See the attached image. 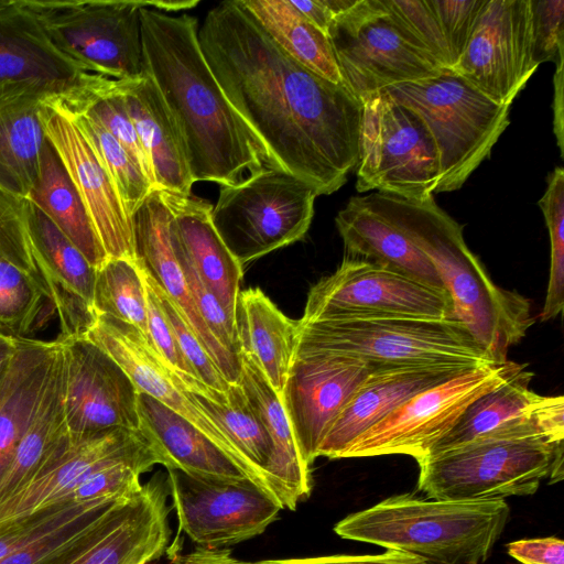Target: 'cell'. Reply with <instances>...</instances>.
I'll use <instances>...</instances> for the list:
<instances>
[{
    "mask_svg": "<svg viewBox=\"0 0 564 564\" xmlns=\"http://www.w3.org/2000/svg\"><path fill=\"white\" fill-rule=\"evenodd\" d=\"M52 42L91 73L112 79L145 74L140 9L177 11L178 1L22 0Z\"/></svg>",
    "mask_w": 564,
    "mask_h": 564,
    "instance_id": "cell-8",
    "label": "cell"
},
{
    "mask_svg": "<svg viewBox=\"0 0 564 564\" xmlns=\"http://www.w3.org/2000/svg\"><path fill=\"white\" fill-rule=\"evenodd\" d=\"M292 6L313 25L326 35L328 29L336 18L326 3V0H290Z\"/></svg>",
    "mask_w": 564,
    "mask_h": 564,
    "instance_id": "cell-52",
    "label": "cell"
},
{
    "mask_svg": "<svg viewBox=\"0 0 564 564\" xmlns=\"http://www.w3.org/2000/svg\"><path fill=\"white\" fill-rule=\"evenodd\" d=\"M57 98L91 145L115 183L127 213L132 217L154 189L153 184L126 149L98 120L83 110L66 105L58 96Z\"/></svg>",
    "mask_w": 564,
    "mask_h": 564,
    "instance_id": "cell-41",
    "label": "cell"
},
{
    "mask_svg": "<svg viewBox=\"0 0 564 564\" xmlns=\"http://www.w3.org/2000/svg\"><path fill=\"white\" fill-rule=\"evenodd\" d=\"M70 441L62 399L59 346L36 411L0 478V502L28 484Z\"/></svg>",
    "mask_w": 564,
    "mask_h": 564,
    "instance_id": "cell-36",
    "label": "cell"
},
{
    "mask_svg": "<svg viewBox=\"0 0 564 564\" xmlns=\"http://www.w3.org/2000/svg\"><path fill=\"white\" fill-rule=\"evenodd\" d=\"M57 340L63 408L72 440L112 429L139 431L138 392L116 360L86 336Z\"/></svg>",
    "mask_w": 564,
    "mask_h": 564,
    "instance_id": "cell-17",
    "label": "cell"
},
{
    "mask_svg": "<svg viewBox=\"0 0 564 564\" xmlns=\"http://www.w3.org/2000/svg\"><path fill=\"white\" fill-rule=\"evenodd\" d=\"M191 392L228 436L243 463L248 477L278 500L267 474L272 456V443L241 384H230L227 394H221L215 400L198 392Z\"/></svg>",
    "mask_w": 564,
    "mask_h": 564,
    "instance_id": "cell-39",
    "label": "cell"
},
{
    "mask_svg": "<svg viewBox=\"0 0 564 564\" xmlns=\"http://www.w3.org/2000/svg\"><path fill=\"white\" fill-rule=\"evenodd\" d=\"M549 230L551 243L550 275L546 297L540 314L542 322L550 321L564 306V170L555 167L547 176V185L538 202Z\"/></svg>",
    "mask_w": 564,
    "mask_h": 564,
    "instance_id": "cell-42",
    "label": "cell"
},
{
    "mask_svg": "<svg viewBox=\"0 0 564 564\" xmlns=\"http://www.w3.org/2000/svg\"><path fill=\"white\" fill-rule=\"evenodd\" d=\"M563 441L545 436L477 440L417 460V489L446 500L529 496L563 479Z\"/></svg>",
    "mask_w": 564,
    "mask_h": 564,
    "instance_id": "cell-5",
    "label": "cell"
},
{
    "mask_svg": "<svg viewBox=\"0 0 564 564\" xmlns=\"http://www.w3.org/2000/svg\"><path fill=\"white\" fill-rule=\"evenodd\" d=\"M94 74L52 42L22 0L0 10V83L34 80L63 95Z\"/></svg>",
    "mask_w": 564,
    "mask_h": 564,
    "instance_id": "cell-27",
    "label": "cell"
},
{
    "mask_svg": "<svg viewBox=\"0 0 564 564\" xmlns=\"http://www.w3.org/2000/svg\"><path fill=\"white\" fill-rule=\"evenodd\" d=\"M117 80L151 163L154 189L192 194L194 182L184 140L156 85L147 74Z\"/></svg>",
    "mask_w": 564,
    "mask_h": 564,
    "instance_id": "cell-31",
    "label": "cell"
},
{
    "mask_svg": "<svg viewBox=\"0 0 564 564\" xmlns=\"http://www.w3.org/2000/svg\"><path fill=\"white\" fill-rule=\"evenodd\" d=\"M317 193L274 167L220 186L212 221L240 264L302 240L314 216Z\"/></svg>",
    "mask_w": 564,
    "mask_h": 564,
    "instance_id": "cell-9",
    "label": "cell"
},
{
    "mask_svg": "<svg viewBox=\"0 0 564 564\" xmlns=\"http://www.w3.org/2000/svg\"><path fill=\"white\" fill-rule=\"evenodd\" d=\"M173 243L180 264L195 305L203 321L215 338L231 354L240 356L236 322L223 307L214 293L204 284L199 275L186 258L171 223Z\"/></svg>",
    "mask_w": 564,
    "mask_h": 564,
    "instance_id": "cell-46",
    "label": "cell"
},
{
    "mask_svg": "<svg viewBox=\"0 0 564 564\" xmlns=\"http://www.w3.org/2000/svg\"><path fill=\"white\" fill-rule=\"evenodd\" d=\"M101 498L87 501L64 500L44 507L34 513L0 525V560L111 500Z\"/></svg>",
    "mask_w": 564,
    "mask_h": 564,
    "instance_id": "cell-43",
    "label": "cell"
},
{
    "mask_svg": "<svg viewBox=\"0 0 564 564\" xmlns=\"http://www.w3.org/2000/svg\"><path fill=\"white\" fill-rule=\"evenodd\" d=\"M170 489L159 473L127 496L101 533L69 564H147L165 552L171 538Z\"/></svg>",
    "mask_w": 564,
    "mask_h": 564,
    "instance_id": "cell-25",
    "label": "cell"
},
{
    "mask_svg": "<svg viewBox=\"0 0 564 564\" xmlns=\"http://www.w3.org/2000/svg\"><path fill=\"white\" fill-rule=\"evenodd\" d=\"M139 459L161 458L140 431L112 429L70 443L28 484L0 502V525L64 500L85 479L108 466Z\"/></svg>",
    "mask_w": 564,
    "mask_h": 564,
    "instance_id": "cell-20",
    "label": "cell"
},
{
    "mask_svg": "<svg viewBox=\"0 0 564 564\" xmlns=\"http://www.w3.org/2000/svg\"><path fill=\"white\" fill-rule=\"evenodd\" d=\"M18 351V337L0 332V378L8 370Z\"/></svg>",
    "mask_w": 564,
    "mask_h": 564,
    "instance_id": "cell-55",
    "label": "cell"
},
{
    "mask_svg": "<svg viewBox=\"0 0 564 564\" xmlns=\"http://www.w3.org/2000/svg\"><path fill=\"white\" fill-rule=\"evenodd\" d=\"M25 220L43 286L61 326L58 338L86 336L94 325L96 268L31 199Z\"/></svg>",
    "mask_w": 564,
    "mask_h": 564,
    "instance_id": "cell-23",
    "label": "cell"
},
{
    "mask_svg": "<svg viewBox=\"0 0 564 564\" xmlns=\"http://www.w3.org/2000/svg\"><path fill=\"white\" fill-rule=\"evenodd\" d=\"M198 41L267 166L300 178L317 195L338 191L358 164L362 101L290 57L240 0L210 9Z\"/></svg>",
    "mask_w": 564,
    "mask_h": 564,
    "instance_id": "cell-1",
    "label": "cell"
},
{
    "mask_svg": "<svg viewBox=\"0 0 564 564\" xmlns=\"http://www.w3.org/2000/svg\"><path fill=\"white\" fill-rule=\"evenodd\" d=\"M510 517L505 500H446L391 496L334 527L346 540L400 551L426 564H481Z\"/></svg>",
    "mask_w": 564,
    "mask_h": 564,
    "instance_id": "cell-4",
    "label": "cell"
},
{
    "mask_svg": "<svg viewBox=\"0 0 564 564\" xmlns=\"http://www.w3.org/2000/svg\"><path fill=\"white\" fill-rule=\"evenodd\" d=\"M46 139L78 192L108 258L137 261L132 217L91 145L57 95L48 96L39 112Z\"/></svg>",
    "mask_w": 564,
    "mask_h": 564,
    "instance_id": "cell-18",
    "label": "cell"
},
{
    "mask_svg": "<svg viewBox=\"0 0 564 564\" xmlns=\"http://www.w3.org/2000/svg\"><path fill=\"white\" fill-rule=\"evenodd\" d=\"M2 377H3V376H2ZM2 377L0 378V381H1Z\"/></svg>",
    "mask_w": 564,
    "mask_h": 564,
    "instance_id": "cell-57",
    "label": "cell"
},
{
    "mask_svg": "<svg viewBox=\"0 0 564 564\" xmlns=\"http://www.w3.org/2000/svg\"><path fill=\"white\" fill-rule=\"evenodd\" d=\"M12 0H0V10L8 7Z\"/></svg>",
    "mask_w": 564,
    "mask_h": 564,
    "instance_id": "cell-56",
    "label": "cell"
},
{
    "mask_svg": "<svg viewBox=\"0 0 564 564\" xmlns=\"http://www.w3.org/2000/svg\"><path fill=\"white\" fill-rule=\"evenodd\" d=\"M26 198L53 220L94 268H99L108 259L83 200L48 140L41 158L37 181Z\"/></svg>",
    "mask_w": 564,
    "mask_h": 564,
    "instance_id": "cell-37",
    "label": "cell"
},
{
    "mask_svg": "<svg viewBox=\"0 0 564 564\" xmlns=\"http://www.w3.org/2000/svg\"><path fill=\"white\" fill-rule=\"evenodd\" d=\"M556 70L554 74V99H553V115H554V134L556 137L557 145L561 152V156H563V123H564V110H563V64H564V55L561 54L555 62Z\"/></svg>",
    "mask_w": 564,
    "mask_h": 564,
    "instance_id": "cell-54",
    "label": "cell"
},
{
    "mask_svg": "<svg viewBox=\"0 0 564 564\" xmlns=\"http://www.w3.org/2000/svg\"><path fill=\"white\" fill-rule=\"evenodd\" d=\"M373 369L366 360L317 347L295 335L281 400L310 467L334 422Z\"/></svg>",
    "mask_w": 564,
    "mask_h": 564,
    "instance_id": "cell-15",
    "label": "cell"
},
{
    "mask_svg": "<svg viewBox=\"0 0 564 564\" xmlns=\"http://www.w3.org/2000/svg\"><path fill=\"white\" fill-rule=\"evenodd\" d=\"M94 310L131 324L149 341L147 292L138 261L108 258L97 268Z\"/></svg>",
    "mask_w": 564,
    "mask_h": 564,
    "instance_id": "cell-40",
    "label": "cell"
},
{
    "mask_svg": "<svg viewBox=\"0 0 564 564\" xmlns=\"http://www.w3.org/2000/svg\"><path fill=\"white\" fill-rule=\"evenodd\" d=\"M140 267L142 268L148 281L154 290L160 305L172 326L176 343L184 359L194 371L196 378L210 389L227 394V391L230 388V383L227 382L221 372L218 370L202 343L188 327L185 319L167 297L165 292L159 286L154 279L141 264Z\"/></svg>",
    "mask_w": 564,
    "mask_h": 564,
    "instance_id": "cell-45",
    "label": "cell"
},
{
    "mask_svg": "<svg viewBox=\"0 0 564 564\" xmlns=\"http://www.w3.org/2000/svg\"><path fill=\"white\" fill-rule=\"evenodd\" d=\"M235 322L240 356L251 360L281 397L297 322L285 316L258 288L239 292Z\"/></svg>",
    "mask_w": 564,
    "mask_h": 564,
    "instance_id": "cell-35",
    "label": "cell"
},
{
    "mask_svg": "<svg viewBox=\"0 0 564 564\" xmlns=\"http://www.w3.org/2000/svg\"><path fill=\"white\" fill-rule=\"evenodd\" d=\"M467 368L452 365L375 367L334 422L318 449V457L341 458L352 442L410 398Z\"/></svg>",
    "mask_w": 564,
    "mask_h": 564,
    "instance_id": "cell-26",
    "label": "cell"
},
{
    "mask_svg": "<svg viewBox=\"0 0 564 564\" xmlns=\"http://www.w3.org/2000/svg\"><path fill=\"white\" fill-rule=\"evenodd\" d=\"M137 410L138 430L166 469L209 478L250 479L204 433L158 400L138 393Z\"/></svg>",
    "mask_w": 564,
    "mask_h": 564,
    "instance_id": "cell-32",
    "label": "cell"
},
{
    "mask_svg": "<svg viewBox=\"0 0 564 564\" xmlns=\"http://www.w3.org/2000/svg\"><path fill=\"white\" fill-rule=\"evenodd\" d=\"M264 561L249 562L236 558L230 550L198 547L184 556L178 564H263Z\"/></svg>",
    "mask_w": 564,
    "mask_h": 564,
    "instance_id": "cell-53",
    "label": "cell"
},
{
    "mask_svg": "<svg viewBox=\"0 0 564 564\" xmlns=\"http://www.w3.org/2000/svg\"><path fill=\"white\" fill-rule=\"evenodd\" d=\"M335 224L346 257L373 262L430 288L446 291L430 259L381 210L370 194L349 198L338 212Z\"/></svg>",
    "mask_w": 564,
    "mask_h": 564,
    "instance_id": "cell-28",
    "label": "cell"
},
{
    "mask_svg": "<svg viewBox=\"0 0 564 564\" xmlns=\"http://www.w3.org/2000/svg\"><path fill=\"white\" fill-rule=\"evenodd\" d=\"M532 377L524 365H518L505 381L471 402L423 457L482 438L545 436L563 441L564 398L533 392L529 388Z\"/></svg>",
    "mask_w": 564,
    "mask_h": 564,
    "instance_id": "cell-19",
    "label": "cell"
},
{
    "mask_svg": "<svg viewBox=\"0 0 564 564\" xmlns=\"http://www.w3.org/2000/svg\"><path fill=\"white\" fill-rule=\"evenodd\" d=\"M533 57L536 65L564 53V0H531Z\"/></svg>",
    "mask_w": 564,
    "mask_h": 564,
    "instance_id": "cell-48",
    "label": "cell"
},
{
    "mask_svg": "<svg viewBox=\"0 0 564 564\" xmlns=\"http://www.w3.org/2000/svg\"><path fill=\"white\" fill-rule=\"evenodd\" d=\"M343 84L362 102L445 70L395 22L384 0H356L328 29Z\"/></svg>",
    "mask_w": 564,
    "mask_h": 564,
    "instance_id": "cell-11",
    "label": "cell"
},
{
    "mask_svg": "<svg viewBox=\"0 0 564 564\" xmlns=\"http://www.w3.org/2000/svg\"><path fill=\"white\" fill-rule=\"evenodd\" d=\"M51 95L40 82L0 83V188L23 198L39 177L47 142L39 112Z\"/></svg>",
    "mask_w": 564,
    "mask_h": 564,
    "instance_id": "cell-29",
    "label": "cell"
},
{
    "mask_svg": "<svg viewBox=\"0 0 564 564\" xmlns=\"http://www.w3.org/2000/svg\"><path fill=\"white\" fill-rule=\"evenodd\" d=\"M159 191L171 210L173 230L186 258L235 319L243 271L212 221L213 206L192 194Z\"/></svg>",
    "mask_w": 564,
    "mask_h": 564,
    "instance_id": "cell-30",
    "label": "cell"
},
{
    "mask_svg": "<svg viewBox=\"0 0 564 564\" xmlns=\"http://www.w3.org/2000/svg\"><path fill=\"white\" fill-rule=\"evenodd\" d=\"M241 357L240 384L272 443L267 469L270 484L283 509L295 510L312 491L311 467L304 462L280 394L259 368Z\"/></svg>",
    "mask_w": 564,
    "mask_h": 564,
    "instance_id": "cell-33",
    "label": "cell"
},
{
    "mask_svg": "<svg viewBox=\"0 0 564 564\" xmlns=\"http://www.w3.org/2000/svg\"><path fill=\"white\" fill-rule=\"evenodd\" d=\"M308 343L373 367L497 364L458 319L419 317L300 318Z\"/></svg>",
    "mask_w": 564,
    "mask_h": 564,
    "instance_id": "cell-7",
    "label": "cell"
},
{
    "mask_svg": "<svg viewBox=\"0 0 564 564\" xmlns=\"http://www.w3.org/2000/svg\"><path fill=\"white\" fill-rule=\"evenodd\" d=\"M444 34L451 69L460 57L486 0H430Z\"/></svg>",
    "mask_w": 564,
    "mask_h": 564,
    "instance_id": "cell-47",
    "label": "cell"
},
{
    "mask_svg": "<svg viewBox=\"0 0 564 564\" xmlns=\"http://www.w3.org/2000/svg\"><path fill=\"white\" fill-rule=\"evenodd\" d=\"M270 37L312 73L343 84L328 35L307 21L290 0H240Z\"/></svg>",
    "mask_w": 564,
    "mask_h": 564,
    "instance_id": "cell-38",
    "label": "cell"
},
{
    "mask_svg": "<svg viewBox=\"0 0 564 564\" xmlns=\"http://www.w3.org/2000/svg\"><path fill=\"white\" fill-rule=\"evenodd\" d=\"M356 169L358 193L378 191L413 200L433 196L440 178L426 126L384 90L362 102Z\"/></svg>",
    "mask_w": 564,
    "mask_h": 564,
    "instance_id": "cell-10",
    "label": "cell"
},
{
    "mask_svg": "<svg viewBox=\"0 0 564 564\" xmlns=\"http://www.w3.org/2000/svg\"><path fill=\"white\" fill-rule=\"evenodd\" d=\"M145 74L184 140L193 182L235 185L267 166L250 129L215 78L198 41L197 19L140 9Z\"/></svg>",
    "mask_w": 564,
    "mask_h": 564,
    "instance_id": "cell-2",
    "label": "cell"
},
{
    "mask_svg": "<svg viewBox=\"0 0 564 564\" xmlns=\"http://www.w3.org/2000/svg\"><path fill=\"white\" fill-rule=\"evenodd\" d=\"M171 223L172 214L161 192L153 189L132 215L137 261L178 310L227 382L237 384L241 357L228 351L199 315L175 252Z\"/></svg>",
    "mask_w": 564,
    "mask_h": 564,
    "instance_id": "cell-22",
    "label": "cell"
},
{
    "mask_svg": "<svg viewBox=\"0 0 564 564\" xmlns=\"http://www.w3.org/2000/svg\"><path fill=\"white\" fill-rule=\"evenodd\" d=\"M86 337L116 360L129 376L138 393L150 395L184 417L246 473L243 463L228 436L138 328L112 316L97 314Z\"/></svg>",
    "mask_w": 564,
    "mask_h": 564,
    "instance_id": "cell-21",
    "label": "cell"
},
{
    "mask_svg": "<svg viewBox=\"0 0 564 564\" xmlns=\"http://www.w3.org/2000/svg\"><path fill=\"white\" fill-rule=\"evenodd\" d=\"M506 547L520 564H564V542L555 536L518 540Z\"/></svg>",
    "mask_w": 564,
    "mask_h": 564,
    "instance_id": "cell-50",
    "label": "cell"
},
{
    "mask_svg": "<svg viewBox=\"0 0 564 564\" xmlns=\"http://www.w3.org/2000/svg\"><path fill=\"white\" fill-rule=\"evenodd\" d=\"M140 270L147 292L149 345L156 350V352L174 371L196 378L194 371L188 366L180 350L172 326L160 305L154 290L141 267Z\"/></svg>",
    "mask_w": 564,
    "mask_h": 564,
    "instance_id": "cell-49",
    "label": "cell"
},
{
    "mask_svg": "<svg viewBox=\"0 0 564 564\" xmlns=\"http://www.w3.org/2000/svg\"><path fill=\"white\" fill-rule=\"evenodd\" d=\"M263 564H426L421 558L394 550L382 554L329 555L305 558L265 560Z\"/></svg>",
    "mask_w": 564,
    "mask_h": 564,
    "instance_id": "cell-51",
    "label": "cell"
},
{
    "mask_svg": "<svg viewBox=\"0 0 564 564\" xmlns=\"http://www.w3.org/2000/svg\"><path fill=\"white\" fill-rule=\"evenodd\" d=\"M178 527L200 547L252 539L279 518L281 503L250 479L209 478L167 469Z\"/></svg>",
    "mask_w": 564,
    "mask_h": 564,
    "instance_id": "cell-14",
    "label": "cell"
},
{
    "mask_svg": "<svg viewBox=\"0 0 564 564\" xmlns=\"http://www.w3.org/2000/svg\"><path fill=\"white\" fill-rule=\"evenodd\" d=\"M384 91L413 110L426 126L438 155L435 193L459 189L489 158L510 123L511 106L491 100L451 69Z\"/></svg>",
    "mask_w": 564,
    "mask_h": 564,
    "instance_id": "cell-6",
    "label": "cell"
},
{
    "mask_svg": "<svg viewBox=\"0 0 564 564\" xmlns=\"http://www.w3.org/2000/svg\"><path fill=\"white\" fill-rule=\"evenodd\" d=\"M381 210L435 267L453 303L454 316L497 364L533 324L529 301L494 283L469 250L463 226L443 210L434 196L421 200L370 194Z\"/></svg>",
    "mask_w": 564,
    "mask_h": 564,
    "instance_id": "cell-3",
    "label": "cell"
},
{
    "mask_svg": "<svg viewBox=\"0 0 564 564\" xmlns=\"http://www.w3.org/2000/svg\"><path fill=\"white\" fill-rule=\"evenodd\" d=\"M519 364H482L410 398L381 422L361 434L341 458L403 454L423 457L467 406L505 381Z\"/></svg>",
    "mask_w": 564,
    "mask_h": 564,
    "instance_id": "cell-12",
    "label": "cell"
},
{
    "mask_svg": "<svg viewBox=\"0 0 564 564\" xmlns=\"http://www.w3.org/2000/svg\"><path fill=\"white\" fill-rule=\"evenodd\" d=\"M395 316L455 318L452 299L446 291L430 288L373 262L345 257L334 273L311 288L301 318Z\"/></svg>",
    "mask_w": 564,
    "mask_h": 564,
    "instance_id": "cell-13",
    "label": "cell"
},
{
    "mask_svg": "<svg viewBox=\"0 0 564 564\" xmlns=\"http://www.w3.org/2000/svg\"><path fill=\"white\" fill-rule=\"evenodd\" d=\"M58 348L57 339L18 337V351L0 381V478L36 411Z\"/></svg>",
    "mask_w": 564,
    "mask_h": 564,
    "instance_id": "cell-34",
    "label": "cell"
},
{
    "mask_svg": "<svg viewBox=\"0 0 564 564\" xmlns=\"http://www.w3.org/2000/svg\"><path fill=\"white\" fill-rule=\"evenodd\" d=\"M395 22L443 68L451 69V56L438 19L430 0H384Z\"/></svg>",
    "mask_w": 564,
    "mask_h": 564,
    "instance_id": "cell-44",
    "label": "cell"
},
{
    "mask_svg": "<svg viewBox=\"0 0 564 564\" xmlns=\"http://www.w3.org/2000/svg\"><path fill=\"white\" fill-rule=\"evenodd\" d=\"M538 67L531 0H486L451 70L491 100L511 106Z\"/></svg>",
    "mask_w": 564,
    "mask_h": 564,
    "instance_id": "cell-16",
    "label": "cell"
},
{
    "mask_svg": "<svg viewBox=\"0 0 564 564\" xmlns=\"http://www.w3.org/2000/svg\"><path fill=\"white\" fill-rule=\"evenodd\" d=\"M54 314L35 263L25 198L0 188V332L25 337Z\"/></svg>",
    "mask_w": 564,
    "mask_h": 564,
    "instance_id": "cell-24",
    "label": "cell"
}]
</instances>
